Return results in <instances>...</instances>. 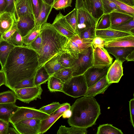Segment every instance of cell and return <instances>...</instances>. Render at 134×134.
Listing matches in <instances>:
<instances>
[{
	"label": "cell",
	"instance_id": "cell-1",
	"mask_svg": "<svg viewBox=\"0 0 134 134\" xmlns=\"http://www.w3.org/2000/svg\"><path fill=\"white\" fill-rule=\"evenodd\" d=\"M39 66L38 53L25 46H15L9 54L2 70L5 85L13 90L20 82L34 76Z\"/></svg>",
	"mask_w": 134,
	"mask_h": 134
},
{
	"label": "cell",
	"instance_id": "cell-2",
	"mask_svg": "<svg viewBox=\"0 0 134 134\" xmlns=\"http://www.w3.org/2000/svg\"><path fill=\"white\" fill-rule=\"evenodd\" d=\"M70 110L71 115L68 122L71 127L87 129L94 124L101 114L100 106L94 97L77 99Z\"/></svg>",
	"mask_w": 134,
	"mask_h": 134
},
{
	"label": "cell",
	"instance_id": "cell-3",
	"mask_svg": "<svg viewBox=\"0 0 134 134\" xmlns=\"http://www.w3.org/2000/svg\"><path fill=\"white\" fill-rule=\"evenodd\" d=\"M40 32L42 43L40 50L38 54L39 63L38 68L54 56L66 51L65 48L69 40L49 23L42 25Z\"/></svg>",
	"mask_w": 134,
	"mask_h": 134
},
{
	"label": "cell",
	"instance_id": "cell-4",
	"mask_svg": "<svg viewBox=\"0 0 134 134\" xmlns=\"http://www.w3.org/2000/svg\"><path fill=\"white\" fill-rule=\"evenodd\" d=\"M88 86L83 74L72 76L63 83L62 92L74 98L84 96Z\"/></svg>",
	"mask_w": 134,
	"mask_h": 134
},
{
	"label": "cell",
	"instance_id": "cell-5",
	"mask_svg": "<svg viewBox=\"0 0 134 134\" xmlns=\"http://www.w3.org/2000/svg\"><path fill=\"white\" fill-rule=\"evenodd\" d=\"M75 62L71 68L73 76L83 75L93 66V48L92 45L79 53H75Z\"/></svg>",
	"mask_w": 134,
	"mask_h": 134
},
{
	"label": "cell",
	"instance_id": "cell-6",
	"mask_svg": "<svg viewBox=\"0 0 134 134\" xmlns=\"http://www.w3.org/2000/svg\"><path fill=\"white\" fill-rule=\"evenodd\" d=\"M49 115L33 107H19L11 117L9 122L13 124L21 120L29 119L42 120Z\"/></svg>",
	"mask_w": 134,
	"mask_h": 134
},
{
	"label": "cell",
	"instance_id": "cell-7",
	"mask_svg": "<svg viewBox=\"0 0 134 134\" xmlns=\"http://www.w3.org/2000/svg\"><path fill=\"white\" fill-rule=\"evenodd\" d=\"M14 93L17 99L27 103L41 99V95L43 91L41 85L33 87L15 89L12 90Z\"/></svg>",
	"mask_w": 134,
	"mask_h": 134
},
{
	"label": "cell",
	"instance_id": "cell-8",
	"mask_svg": "<svg viewBox=\"0 0 134 134\" xmlns=\"http://www.w3.org/2000/svg\"><path fill=\"white\" fill-rule=\"evenodd\" d=\"M41 120L37 119H27L12 125L19 134H39Z\"/></svg>",
	"mask_w": 134,
	"mask_h": 134
},
{
	"label": "cell",
	"instance_id": "cell-9",
	"mask_svg": "<svg viewBox=\"0 0 134 134\" xmlns=\"http://www.w3.org/2000/svg\"><path fill=\"white\" fill-rule=\"evenodd\" d=\"M77 10V35L83 30L91 27L96 29L98 21L86 9L80 8Z\"/></svg>",
	"mask_w": 134,
	"mask_h": 134
},
{
	"label": "cell",
	"instance_id": "cell-10",
	"mask_svg": "<svg viewBox=\"0 0 134 134\" xmlns=\"http://www.w3.org/2000/svg\"><path fill=\"white\" fill-rule=\"evenodd\" d=\"M113 60L112 58L104 47L97 46L93 48V66H110L112 63Z\"/></svg>",
	"mask_w": 134,
	"mask_h": 134
},
{
	"label": "cell",
	"instance_id": "cell-11",
	"mask_svg": "<svg viewBox=\"0 0 134 134\" xmlns=\"http://www.w3.org/2000/svg\"><path fill=\"white\" fill-rule=\"evenodd\" d=\"M93 40L82 39L76 34L69 39L65 50L70 53H78L91 46Z\"/></svg>",
	"mask_w": 134,
	"mask_h": 134
},
{
	"label": "cell",
	"instance_id": "cell-12",
	"mask_svg": "<svg viewBox=\"0 0 134 134\" xmlns=\"http://www.w3.org/2000/svg\"><path fill=\"white\" fill-rule=\"evenodd\" d=\"M52 25L58 32L69 39L77 34L60 12L57 15Z\"/></svg>",
	"mask_w": 134,
	"mask_h": 134
},
{
	"label": "cell",
	"instance_id": "cell-13",
	"mask_svg": "<svg viewBox=\"0 0 134 134\" xmlns=\"http://www.w3.org/2000/svg\"><path fill=\"white\" fill-rule=\"evenodd\" d=\"M109 67H97L93 66L88 69L83 74L88 87L92 86L106 76Z\"/></svg>",
	"mask_w": 134,
	"mask_h": 134
},
{
	"label": "cell",
	"instance_id": "cell-14",
	"mask_svg": "<svg viewBox=\"0 0 134 134\" xmlns=\"http://www.w3.org/2000/svg\"><path fill=\"white\" fill-rule=\"evenodd\" d=\"M13 15L15 21L19 17L29 16L35 20L31 0H16Z\"/></svg>",
	"mask_w": 134,
	"mask_h": 134
},
{
	"label": "cell",
	"instance_id": "cell-15",
	"mask_svg": "<svg viewBox=\"0 0 134 134\" xmlns=\"http://www.w3.org/2000/svg\"><path fill=\"white\" fill-rule=\"evenodd\" d=\"M123 75L122 63L116 59L108 69L106 79L110 84L118 83Z\"/></svg>",
	"mask_w": 134,
	"mask_h": 134
},
{
	"label": "cell",
	"instance_id": "cell-16",
	"mask_svg": "<svg viewBox=\"0 0 134 134\" xmlns=\"http://www.w3.org/2000/svg\"><path fill=\"white\" fill-rule=\"evenodd\" d=\"M15 23L17 30L22 37L32 30L35 25V20L29 16L19 17Z\"/></svg>",
	"mask_w": 134,
	"mask_h": 134
},
{
	"label": "cell",
	"instance_id": "cell-17",
	"mask_svg": "<svg viewBox=\"0 0 134 134\" xmlns=\"http://www.w3.org/2000/svg\"><path fill=\"white\" fill-rule=\"evenodd\" d=\"M111 84L108 82L105 76L95 84L88 87L83 96L94 97L98 94H103Z\"/></svg>",
	"mask_w": 134,
	"mask_h": 134
},
{
	"label": "cell",
	"instance_id": "cell-18",
	"mask_svg": "<svg viewBox=\"0 0 134 134\" xmlns=\"http://www.w3.org/2000/svg\"><path fill=\"white\" fill-rule=\"evenodd\" d=\"M105 48L109 47H134V35H130L113 39H104Z\"/></svg>",
	"mask_w": 134,
	"mask_h": 134
},
{
	"label": "cell",
	"instance_id": "cell-19",
	"mask_svg": "<svg viewBox=\"0 0 134 134\" xmlns=\"http://www.w3.org/2000/svg\"><path fill=\"white\" fill-rule=\"evenodd\" d=\"M109 53L113 55L116 59L123 63L127 55L134 50V47H109L105 48Z\"/></svg>",
	"mask_w": 134,
	"mask_h": 134
},
{
	"label": "cell",
	"instance_id": "cell-20",
	"mask_svg": "<svg viewBox=\"0 0 134 134\" xmlns=\"http://www.w3.org/2000/svg\"><path fill=\"white\" fill-rule=\"evenodd\" d=\"M130 35H134L110 28L102 30L96 29L95 31L96 36L103 39H113Z\"/></svg>",
	"mask_w": 134,
	"mask_h": 134
},
{
	"label": "cell",
	"instance_id": "cell-21",
	"mask_svg": "<svg viewBox=\"0 0 134 134\" xmlns=\"http://www.w3.org/2000/svg\"><path fill=\"white\" fill-rule=\"evenodd\" d=\"M15 22L13 14L6 12L0 14V33L3 34L12 28Z\"/></svg>",
	"mask_w": 134,
	"mask_h": 134
},
{
	"label": "cell",
	"instance_id": "cell-22",
	"mask_svg": "<svg viewBox=\"0 0 134 134\" xmlns=\"http://www.w3.org/2000/svg\"><path fill=\"white\" fill-rule=\"evenodd\" d=\"M19 107L15 103L0 104V119L9 123L11 117Z\"/></svg>",
	"mask_w": 134,
	"mask_h": 134
},
{
	"label": "cell",
	"instance_id": "cell-23",
	"mask_svg": "<svg viewBox=\"0 0 134 134\" xmlns=\"http://www.w3.org/2000/svg\"><path fill=\"white\" fill-rule=\"evenodd\" d=\"M15 46L2 39L0 42V63L1 69L3 68L9 54Z\"/></svg>",
	"mask_w": 134,
	"mask_h": 134
},
{
	"label": "cell",
	"instance_id": "cell-24",
	"mask_svg": "<svg viewBox=\"0 0 134 134\" xmlns=\"http://www.w3.org/2000/svg\"><path fill=\"white\" fill-rule=\"evenodd\" d=\"M64 112L55 115L49 114L46 118L41 120L39 130V134L46 132L52 125L62 116Z\"/></svg>",
	"mask_w": 134,
	"mask_h": 134
},
{
	"label": "cell",
	"instance_id": "cell-25",
	"mask_svg": "<svg viewBox=\"0 0 134 134\" xmlns=\"http://www.w3.org/2000/svg\"><path fill=\"white\" fill-rule=\"evenodd\" d=\"M60 53L54 56L43 65L48 73L51 76L59 70L65 68L59 61Z\"/></svg>",
	"mask_w": 134,
	"mask_h": 134
},
{
	"label": "cell",
	"instance_id": "cell-26",
	"mask_svg": "<svg viewBox=\"0 0 134 134\" xmlns=\"http://www.w3.org/2000/svg\"><path fill=\"white\" fill-rule=\"evenodd\" d=\"M110 15L111 26L119 25L134 17L129 14L117 12H111L110 13Z\"/></svg>",
	"mask_w": 134,
	"mask_h": 134
},
{
	"label": "cell",
	"instance_id": "cell-27",
	"mask_svg": "<svg viewBox=\"0 0 134 134\" xmlns=\"http://www.w3.org/2000/svg\"><path fill=\"white\" fill-rule=\"evenodd\" d=\"M52 5H49L44 1L37 18L35 20V26H41L47 23L48 16L52 8Z\"/></svg>",
	"mask_w": 134,
	"mask_h": 134
},
{
	"label": "cell",
	"instance_id": "cell-28",
	"mask_svg": "<svg viewBox=\"0 0 134 134\" xmlns=\"http://www.w3.org/2000/svg\"><path fill=\"white\" fill-rule=\"evenodd\" d=\"M75 53L67 51L60 53L59 61L62 66L65 68H71L75 62Z\"/></svg>",
	"mask_w": 134,
	"mask_h": 134
},
{
	"label": "cell",
	"instance_id": "cell-29",
	"mask_svg": "<svg viewBox=\"0 0 134 134\" xmlns=\"http://www.w3.org/2000/svg\"><path fill=\"white\" fill-rule=\"evenodd\" d=\"M51 76L47 72L43 65L38 68L34 76V82L36 86L46 83Z\"/></svg>",
	"mask_w": 134,
	"mask_h": 134
},
{
	"label": "cell",
	"instance_id": "cell-30",
	"mask_svg": "<svg viewBox=\"0 0 134 134\" xmlns=\"http://www.w3.org/2000/svg\"><path fill=\"white\" fill-rule=\"evenodd\" d=\"M91 6V14L99 21L103 14V5L101 0H90Z\"/></svg>",
	"mask_w": 134,
	"mask_h": 134
},
{
	"label": "cell",
	"instance_id": "cell-31",
	"mask_svg": "<svg viewBox=\"0 0 134 134\" xmlns=\"http://www.w3.org/2000/svg\"><path fill=\"white\" fill-rule=\"evenodd\" d=\"M97 134H123L120 129L110 124L100 125L98 127Z\"/></svg>",
	"mask_w": 134,
	"mask_h": 134
},
{
	"label": "cell",
	"instance_id": "cell-32",
	"mask_svg": "<svg viewBox=\"0 0 134 134\" xmlns=\"http://www.w3.org/2000/svg\"><path fill=\"white\" fill-rule=\"evenodd\" d=\"M87 131L86 129L77 127H66L65 126H60L58 131L57 134H87Z\"/></svg>",
	"mask_w": 134,
	"mask_h": 134
},
{
	"label": "cell",
	"instance_id": "cell-33",
	"mask_svg": "<svg viewBox=\"0 0 134 134\" xmlns=\"http://www.w3.org/2000/svg\"><path fill=\"white\" fill-rule=\"evenodd\" d=\"M63 83L60 80L52 75L48 80V88L49 90L51 92L57 91L62 92Z\"/></svg>",
	"mask_w": 134,
	"mask_h": 134
},
{
	"label": "cell",
	"instance_id": "cell-34",
	"mask_svg": "<svg viewBox=\"0 0 134 134\" xmlns=\"http://www.w3.org/2000/svg\"><path fill=\"white\" fill-rule=\"evenodd\" d=\"M101 1L103 5V14H110L114 12H117L128 14L121 10L115 3L112 2L110 0Z\"/></svg>",
	"mask_w": 134,
	"mask_h": 134
},
{
	"label": "cell",
	"instance_id": "cell-35",
	"mask_svg": "<svg viewBox=\"0 0 134 134\" xmlns=\"http://www.w3.org/2000/svg\"><path fill=\"white\" fill-rule=\"evenodd\" d=\"M109 28L120 31L131 33L130 32L131 30L132 29L134 28V17H133L130 20L119 25L111 26Z\"/></svg>",
	"mask_w": 134,
	"mask_h": 134
},
{
	"label": "cell",
	"instance_id": "cell-36",
	"mask_svg": "<svg viewBox=\"0 0 134 134\" xmlns=\"http://www.w3.org/2000/svg\"><path fill=\"white\" fill-rule=\"evenodd\" d=\"M41 26H35L26 35L22 37L24 45H29L37 37L40 33Z\"/></svg>",
	"mask_w": 134,
	"mask_h": 134
},
{
	"label": "cell",
	"instance_id": "cell-37",
	"mask_svg": "<svg viewBox=\"0 0 134 134\" xmlns=\"http://www.w3.org/2000/svg\"><path fill=\"white\" fill-rule=\"evenodd\" d=\"M60 80L63 83L68 81L73 76L71 69L64 68L57 71L53 75Z\"/></svg>",
	"mask_w": 134,
	"mask_h": 134
},
{
	"label": "cell",
	"instance_id": "cell-38",
	"mask_svg": "<svg viewBox=\"0 0 134 134\" xmlns=\"http://www.w3.org/2000/svg\"><path fill=\"white\" fill-rule=\"evenodd\" d=\"M17 99L14 93L12 90L0 93V104L15 103Z\"/></svg>",
	"mask_w": 134,
	"mask_h": 134
},
{
	"label": "cell",
	"instance_id": "cell-39",
	"mask_svg": "<svg viewBox=\"0 0 134 134\" xmlns=\"http://www.w3.org/2000/svg\"><path fill=\"white\" fill-rule=\"evenodd\" d=\"M65 18L66 21L77 34V9L75 8L65 16Z\"/></svg>",
	"mask_w": 134,
	"mask_h": 134
},
{
	"label": "cell",
	"instance_id": "cell-40",
	"mask_svg": "<svg viewBox=\"0 0 134 134\" xmlns=\"http://www.w3.org/2000/svg\"><path fill=\"white\" fill-rule=\"evenodd\" d=\"M111 26L110 14H103L99 19L96 30H102L109 28Z\"/></svg>",
	"mask_w": 134,
	"mask_h": 134
},
{
	"label": "cell",
	"instance_id": "cell-41",
	"mask_svg": "<svg viewBox=\"0 0 134 134\" xmlns=\"http://www.w3.org/2000/svg\"><path fill=\"white\" fill-rule=\"evenodd\" d=\"M96 29L91 27L84 30L78 35L81 38L93 39L95 37Z\"/></svg>",
	"mask_w": 134,
	"mask_h": 134
},
{
	"label": "cell",
	"instance_id": "cell-42",
	"mask_svg": "<svg viewBox=\"0 0 134 134\" xmlns=\"http://www.w3.org/2000/svg\"><path fill=\"white\" fill-rule=\"evenodd\" d=\"M35 20L37 18L41 10L43 0H31Z\"/></svg>",
	"mask_w": 134,
	"mask_h": 134
},
{
	"label": "cell",
	"instance_id": "cell-43",
	"mask_svg": "<svg viewBox=\"0 0 134 134\" xmlns=\"http://www.w3.org/2000/svg\"><path fill=\"white\" fill-rule=\"evenodd\" d=\"M42 43V37L40 32L36 38L30 44L26 46L33 49L38 54L40 50Z\"/></svg>",
	"mask_w": 134,
	"mask_h": 134
},
{
	"label": "cell",
	"instance_id": "cell-44",
	"mask_svg": "<svg viewBox=\"0 0 134 134\" xmlns=\"http://www.w3.org/2000/svg\"><path fill=\"white\" fill-rule=\"evenodd\" d=\"M62 104H60L59 102H53L50 104L42 107L39 110L49 115L58 108Z\"/></svg>",
	"mask_w": 134,
	"mask_h": 134
},
{
	"label": "cell",
	"instance_id": "cell-45",
	"mask_svg": "<svg viewBox=\"0 0 134 134\" xmlns=\"http://www.w3.org/2000/svg\"><path fill=\"white\" fill-rule=\"evenodd\" d=\"M114 2L121 10L134 16V7L128 5L123 3L116 0H110Z\"/></svg>",
	"mask_w": 134,
	"mask_h": 134
},
{
	"label": "cell",
	"instance_id": "cell-46",
	"mask_svg": "<svg viewBox=\"0 0 134 134\" xmlns=\"http://www.w3.org/2000/svg\"><path fill=\"white\" fill-rule=\"evenodd\" d=\"M34 76L23 80L19 82L14 88L19 89L36 86L34 82Z\"/></svg>",
	"mask_w": 134,
	"mask_h": 134
},
{
	"label": "cell",
	"instance_id": "cell-47",
	"mask_svg": "<svg viewBox=\"0 0 134 134\" xmlns=\"http://www.w3.org/2000/svg\"><path fill=\"white\" fill-rule=\"evenodd\" d=\"M7 41L18 46H22L24 45L22 37L17 30L8 39Z\"/></svg>",
	"mask_w": 134,
	"mask_h": 134
},
{
	"label": "cell",
	"instance_id": "cell-48",
	"mask_svg": "<svg viewBox=\"0 0 134 134\" xmlns=\"http://www.w3.org/2000/svg\"><path fill=\"white\" fill-rule=\"evenodd\" d=\"M72 0H58L52 5L53 8L58 10L71 7Z\"/></svg>",
	"mask_w": 134,
	"mask_h": 134
},
{
	"label": "cell",
	"instance_id": "cell-49",
	"mask_svg": "<svg viewBox=\"0 0 134 134\" xmlns=\"http://www.w3.org/2000/svg\"><path fill=\"white\" fill-rule=\"evenodd\" d=\"M75 8L77 9L80 8L85 9L90 14L91 13V6L90 0H76Z\"/></svg>",
	"mask_w": 134,
	"mask_h": 134
},
{
	"label": "cell",
	"instance_id": "cell-50",
	"mask_svg": "<svg viewBox=\"0 0 134 134\" xmlns=\"http://www.w3.org/2000/svg\"><path fill=\"white\" fill-rule=\"evenodd\" d=\"M71 107L69 103H63L62 106L50 114L55 115L59 113L64 112L66 110H70Z\"/></svg>",
	"mask_w": 134,
	"mask_h": 134
},
{
	"label": "cell",
	"instance_id": "cell-51",
	"mask_svg": "<svg viewBox=\"0 0 134 134\" xmlns=\"http://www.w3.org/2000/svg\"><path fill=\"white\" fill-rule=\"evenodd\" d=\"M15 22L14 23L11 29L6 32L3 34L2 35V39L7 41L13 34L17 30Z\"/></svg>",
	"mask_w": 134,
	"mask_h": 134
},
{
	"label": "cell",
	"instance_id": "cell-52",
	"mask_svg": "<svg viewBox=\"0 0 134 134\" xmlns=\"http://www.w3.org/2000/svg\"><path fill=\"white\" fill-rule=\"evenodd\" d=\"M105 43V41L104 39L100 37L96 36L93 40L92 45L93 48L97 46L104 47Z\"/></svg>",
	"mask_w": 134,
	"mask_h": 134
},
{
	"label": "cell",
	"instance_id": "cell-53",
	"mask_svg": "<svg viewBox=\"0 0 134 134\" xmlns=\"http://www.w3.org/2000/svg\"><path fill=\"white\" fill-rule=\"evenodd\" d=\"M129 110L130 114V121L134 127L133 122L134 116V99L133 98L129 101Z\"/></svg>",
	"mask_w": 134,
	"mask_h": 134
},
{
	"label": "cell",
	"instance_id": "cell-54",
	"mask_svg": "<svg viewBox=\"0 0 134 134\" xmlns=\"http://www.w3.org/2000/svg\"><path fill=\"white\" fill-rule=\"evenodd\" d=\"M16 0H6L7 6L5 12L11 13L13 14L14 9L15 3Z\"/></svg>",
	"mask_w": 134,
	"mask_h": 134
},
{
	"label": "cell",
	"instance_id": "cell-55",
	"mask_svg": "<svg viewBox=\"0 0 134 134\" xmlns=\"http://www.w3.org/2000/svg\"><path fill=\"white\" fill-rule=\"evenodd\" d=\"M9 123L0 119V134H7Z\"/></svg>",
	"mask_w": 134,
	"mask_h": 134
},
{
	"label": "cell",
	"instance_id": "cell-56",
	"mask_svg": "<svg viewBox=\"0 0 134 134\" xmlns=\"http://www.w3.org/2000/svg\"><path fill=\"white\" fill-rule=\"evenodd\" d=\"M6 82L5 76L3 71L1 69L0 70V87L5 84Z\"/></svg>",
	"mask_w": 134,
	"mask_h": 134
},
{
	"label": "cell",
	"instance_id": "cell-57",
	"mask_svg": "<svg viewBox=\"0 0 134 134\" xmlns=\"http://www.w3.org/2000/svg\"><path fill=\"white\" fill-rule=\"evenodd\" d=\"M7 6L6 0H0V14L5 12Z\"/></svg>",
	"mask_w": 134,
	"mask_h": 134
},
{
	"label": "cell",
	"instance_id": "cell-58",
	"mask_svg": "<svg viewBox=\"0 0 134 134\" xmlns=\"http://www.w3.org/2000/svg\"><path fill=\"white\" fill-rule=\"evenodd\" d=\"M126 4L128 5L134 7V0H116Z\"/></svg>",
	"mask_w": 134,
	"mask_h": 134
},
{
	"label": "cell",
	"instance_id": "cell-59",
	"mask_svg": "<svg viewBox=\"0 0 134 134\" xmlns=\"http://www.w3.org/2000/svg\"><path fill=\"white\" fill-rule=\"evenodd\" d=\"M126 60L127 61H134V50L130 53L126 57Z\"/></svg>",
	"mask_w": 134,
	"mask_h": 134
},
{
	"label": "cell",
	"instance_id": "cell-60",
	"mask_svg": "<svg viewBox=\"0 0 134 134\" xmlns=\"http://www.w3.org/2000/svg\"><path fill=\"white\" fill-rule=\"evenodd\" d=\"M19 134L17 130L14 127H9L8 129L7 134Z\"/></svg>",
	"mask_w": 134,
	"mask_h": 134
},
{
	"label": "cell",
	"instance_id": "cell-61",
	"mask_svg": "<svg viewBox=\"0 0 134 134\" xmlns=\"http://www.w3.org/2000/svg\"><path fill=\"white\" fill-rule=\"evenodd\" d=\"M71 111L70 110H66L64 112L62 115V117L63 118H69L71 116Z\"/></svg>",
	"mask_w": 134,
	"mask_h": 134
},
{
	"label": "cell",
	"instance_id": "cell-62",
	"mask_svg": "<svg viewBox=\"0 0 134 134\" xmlns=\"http://www.w3.org/2000/svg\"><path fill=\"white\" fill-rule=\"evenodd\" d=\"M58 0H43V1L46 4L52 5Z\"/></svg>",
	"mask_w": 134,
	"mask_h": 134
},
{
	"label": "cell",
	"instance_id": "cell-63",
	"mask_svg": "<svg viewBox=\"0 0 134 134\" xmlns=\"http://www.w3.org/2000/svg\"><path fill=\"white\" fill-rule=\"evenodd\" d=\"M2 34H1V33H0V42L2 39Z\"/></svg>",
	"mask_w": 134,
	"mask_h": 134
}]
</instances>
